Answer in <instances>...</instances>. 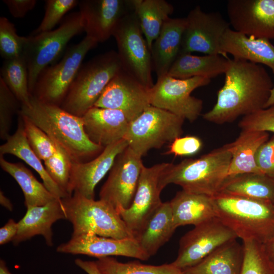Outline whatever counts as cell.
I'll return each instance as SVG.
<instances>
[{
	"label": "cell",
	"mask_w": 274,
	"mask_h": 274,
	"mask_svg": "<svg viewBox=\"0 0 274 274\" xmlns=\"http://www.w3.org/2000/svg\"><path fill=\"white\" fill-rule=\"evenodd\" d=\"M224 74V84L214 106L202 115L204 120L223 124L265 109L274 83L262 65L230 59Z\"/></svg>",
	"instance_id": "6da1fadb"
},
{
	"label": "cell",
	"mask_w": 274,
	"mask_h": 274,
	"mask_svg": "<svg viewBox=\"0 0 274 274\" xmlns=\"http://www.w3.org/2000/svg\"><path fill=\"white\" fill-rule=\"evenodd\" d=\"M18 113L44 131L74 162H85V159L104 148L89 139L82 117L73 115L59 106L42 102L31 95L30 105H21Z\"/></svg>",
	"instance_id": "7a4b0ae2"
},
{
	"label": "cell",
	"mask_w": 274,
	"mask_h": 274,
	"mask_svg": "<svg viewBox=\"0 0 274 274\" xmlns=\"http://www.w3.org/2000/svg\"><path fill=\"white\" fill-rule=\"evenodd\" d=\"M232 156L226 144L197 159L168 163L160 180L163 190L174 184L186 191L214 196L228 178Z\"/></svg>",
	"instance_id": "3957f363"
},
{
	"label": "cell",
	"mask_w": 274,
	"mask_h": 274,
	"mask_svg": "<svg viewBox=\"0 0 274 274\" xmlns=\"http://www.w3.org/2000/svg\"><path fill=\"white\" fill-rule=\"evenodd\" d=\"M216 217L237 238L265 244L274 236V204L219 193L213 196Z\"/></svg>",
	"instance_id": "277c9868"
},
{
	"label": "cell",
	"mask_w": 274,
	"mask_h": 274,
	"mask_svg": "<svg viewBox=\"0 0 274 274\" xmlns=\"http://www.w3.org/2000/svg\"><path fill=\"white\" fill-rule=\"evenodd\" d=\"M121 68L118 53L114 50L92 58L82 65L60 107L82 117L94 107L110 81Z\"/></svg>",
	"instance_id": "5b68a950"
},
{
	"label": "cell",
	"mask_w": 274,
	"mask_h": 274,
	"mask_svg": "<svg viewBox=\"0 0 274 274\" xmlns=\"http://www.w3.org/2000/svg\"><path fill=\"white\" fill-rule=\"evenodd\" d=\"M72 235L87 232L114 239L134 238L118 212L110 204L87 198L79 193L61 199Z\"/></svg>",
	"instance_id": "8992f818"
},
{
	"label": "cell",
	"mask_w": 274,
	"mask_h": 274,
	"mask_svg": "<svg viewBox=\"0 0 274 274\" xmlns=\"http://www.w3.org/2000/svg\"><path fill=\"white\" fill-rule=\"evenodd\" d=\"M83 31L82 20L78 12L70 14L55 29L26 37L23 56L27 67L31 95L41 72L54 64L70 41Z\"/></svg>",
	"instance_id": "52a82bcc"
},
{
	"label": "cell",
	"mask_w": 274,
	"mask_h": 274,
	"mask_svg": "<svg viewBox=\"0 0 274 274\" xmlns=\"http://www.w3.org/2000/svg\"><path fill=\"white\" fill-rule=\"evenodd\" d=\"M97 44L86 36L80 42L68 48L58 62L41 72L32 95L42 102L60 106L85 56Z\"/></svg>",
	"instance_id": "ba28073f"
},
{
	"label": "cell",
	"mask_w": 274,
	"mask_h": 274,
	"mask_svg": "<svg viewBox=\"0 0 274 274\" xmlns=\"http://www.w3.org/2000/svg\"><path fill=\"white\" fill-rule=\"evenodd\" d=\"M185 119L150 106L130 122L124 138L136 154L142 157L152 149L173 142L183 133Z\"/></svg>",
	"instance_id": "9c48e42d"
},
{
	"label": "cell",
	"mask_w": 274,
	"mask_h": 274,
	"mask_svg": "<svg viewBox=\"0 0 274 274\" xmlns=\"http://www.w3.org/2000/svg\"><path fill=\"white\" fill-rule=\"evenodd\" d=\"M112 36L116 42L122 68L151 89L154 85L151 53L134 10L122 18Z\"/></svg>",
	"instance_id": "30bf717a"
},
{
	"label": "cell",
	"mask_w": 274,
	"mask_h": 274,
	"mask_svg": "<svg viewBox=\"0 0 274 274\" xmlns=\"http://www.w3.org/2000/svg\"><path fill=\"white\" fill-rule=\"evenodd\" d=\"M211 79L195 77L186 79L167 75L158 78L150 89L151 106L167 111L191 122L200 115L203 102L191 96L195 89L210 83Z\"/></svg>",
	"instance_id": "8fae6325"
},
{
	"label": "cell",
	"mask_w": 274,
	"mask_h": 274,
	"mask_svg": "<svg viewBox=\"0 0 274 274\" xmlns=\"http://www.w3.org/2000/svg\"><path fill=\"white\" fill-rule=\"evenodd\" d=\"M142 157L127 147L116 157L108 179L102 186L99 199L117 211L132 203L142 168Z\"/></svg>",
	"instance_id": "7c38bea8"
},
{
	"label": "cell",
	"mask_w": 274,
	"mask_h": 274,
	"mask_svg": "<svg viewBox=\"0 0 274 274\" xmlns=\"http://www.w3.org/2000/svg\"><path fill=\"white\" fill-rule=\"evenodd\" d=\"M236 238L231 230L214 218L195 226L181 238L177 257L172 263L182 270L192 267L219 247Z\"/></svg>",
	"instance_id": "4fadbf2b"
},
{
	"label": "cell",
	"mask_w": 274,
	"mask_h": 274,
	"mask_svg": "<svg viewBox=\"0 0 274 274\" xmlns=\"http://www.w3.org/2000/svg\"><path fill=\"white\" fill-rule=\"evenodd\" d=\"M185 19L180 52H198L226 57L220 46L223 36L229 28L230 24L219 12L206 13L199 6H196Z\"/></svg>",
	"instance_id": "5bb4252c"
},
{
	"label": "cell",
	"mask_w": 274,
	"mask_h": 274,
	"mask_svg": "<svg viewBox=\"0 0 274 274\" xmlns=\"http://www.w3.org/2000/svg\"><path fill=\"white\" fill-rule=\"evenodd\" d=\"M149 89L121 68L112 78L94 107L123 112L130 122L151 106Z\"/></svg>",
	"instance_id": "9a60e30c"
},
{
	"label": "cell",
	"mask_w": 274,
	"mask_h": 274,
	"mask_svg": "<svg viewBox=\"0 0 274 274\" xmlns=\"http://www.w3.org/2000/svg\"><path fill=\"white\" fill-rule=\"evenodd\" d=\"M168 164L163 162L149 167L144 166L132 204L127 209L118 211L133 237L162 203L160 198L162 189L159 182Z\"/></svg>",
	"instance_id": "2e32d148"
},
{
	"label": "cell",
	"mask_w": 274,
	"mask_h": 274,
	"mask_svg": "<svg viewBox=\"0 0 274 274\" xmlns=\"http://www.w3.org/2000/svg\"><path fill=\"white\" fill-rule=\"evenodd\" d=\"M226 9L235 31L256 38L274 39V0H229Z\"/></svg>",
	"instance_id": "e0dca14e"
},
{
	"label": "cell",
	"mask_w": 274,
	"mask_h": 274,
	"mask_svg": "<svg viewBox=\"0 0 274 274\" xmlns=\"http://www.w3.org/2000/svg\"><path fill=\"white\" fill-rule=\"evenodd\" d=\"M78 5L84 31L97 43L112 36L122 18L134 10L132 0H82Z\"/></svg>",
	"instance_id": "ac0fdd59"
},
{
	"label": "cell",
	"mask_w": 274,
	"mask_h": 274,
	"mask_svg": "<svg viewBox=\"0 0 274 274\" xmlns=\"http://www.w3.org/2000/svg\"><path fill=\"white\" fill-rule=\"evenodd\" d=\"M57 252L73 255H85L100 258L122 256L147 260L145 252L134 238L114 239L89 232L72 235L71 239L57 247Z\"/></svg>",
	"instance_id": "d6986e66"
},
{
	"label": "cell",
	"mask_w": 274,
	"mask_h": 274,
	"mask_svg": "<svg viewBox=\"0 0 274 274\" xmlns=\"http://www.w3.org/2000/svg\"><path fill=\"white\" fill-rule=\"evenodd\" d=\"M128 144L123 139L105 147L96 157L84 162H73L67 193L71 196L77 192L89 199H94L97 184L110 170L117 156Z\"/></svg>",
	"instance_id": "ffe728a7"
},
{
	"label": "cell",
	"mask_w": 274,
	"mask_h": 274,
	"mask_svg": "<svg viewBox=\"0 0 274 274\" xmlns=\"http://www.w3.org/2000/svg\"><path fill=\"white\" fill-rule=\"evenodd\" d=\"M82 117L89 139L103 148L124 139L130 123L120 110L96 107Z\"/></svg>",
	"instance_id": "44dd1931"
},
{
	"label": "cell",
	"mask_w": 274,
	"mask_h": 274,
	"mask_svg": "<svg viewBox=\"0 0 274 274\" xmlns=\"http://www.w3.org/2000/svg\"><path fill=\"white\" fill-rule=\"evenodd\" d=\"M61 199L55 198L44 205L26 208L25 215L18 222V231L12 241L13 244L17 245L41 235L48 246H52V225L59 220L66 219Z\"/></svg>",
	"instance_id": "7402d4cb"
},
{
	"label": "cell",
	"mask_w": 274,
	"mask_h": 274,
	"mask_svg": "<svg viewBox=\"0 0 274 274\" xmlns=\"http://www.w3.org/2000/svg\"><path fill=\"white\" fill-rule=\"evenodd\" d=\"M221 50L228 57L242 59L269 67L274 73V45L269 40L256 38L228 28L223 36Z\"/></svg>",
	"instance_id": "603a6c76"
},
{
	"label": "cell",
	"mask_w": 274,
	"mask_h": 274,
	"mask_svg": "<svg viewBox=\"0 0 274 274\" xmlns=\"http://www.w3.org/2000/svg\"><path fill=\"white\" fill-rule=\"evenodd\" d=\"M185 18H168L151 50L152 66L157 79L166 75L181 50Z\"/></svg>",
	"instance_id": "cb8c5ba5"
},
{
	"label": "cell",
	"mask_w": 274,
	"mask_h": 274,
	"mask_svg": "<svg viewBox=\"0 0 274 274\" xmlns=\"http://www.w3.org/2000/svg\"><path fill=\"white\" fill-rule=\"evenodd\" d=\"M176 228L194 226L216 217L213 196L182 190L169 201Z\"/></svg>",
	"instance_id": "d4e9b609"
},
{
	"label": "cell",
	"mask_w": 274,
	"mask_h": 274,
	"mask_svg": "<svg viewBox=\"0 0 274 274\" xmlns=\"http://www.w3.org/2000/svg\"><path fill=\"white\" fill-rule=\"evenodd\" d=\"M268 132L242 130L236 140L226 144L232 156L228 177L245 174H262L256 163L260 147L269 139Z\"/></svg>",
	"instance_id": "484cf974"
},
{
	"label": "cell",
	"mask_w": 274,
	"mask_h": 274,
	"mask_svg": "<svg viewBox=\"0 0 274 274\" xmlns=\"http://www.w3.org/2000/svg\"><path fill=\"white\" fill-rule=\"evenodd\" d=\"M176 229L169 201L162 202L134 238L151 257L169 241Z\"/></svg>",
	"instance_id": "4316f807"
},
{
	"label": "cell",
	"mask_w": 274,
	"mask_h": 274,
	"mask_svg": "<svg viewBox=\"0 0 274 274\" xmlns=\"http://www.w3.org/2000/svg\"><path fill=\"white\" fill-rule=\"evenodd\" d=\"M230 59L220 55L196 56L189 53L180 52L167 75L180 79L195 77L211 79L225 73Z\"/></svg>",
	"instance_id": "83f0119b"
},
{
	"label": "cell",
	"mask_w": 274,
	"mask_h": 274,
	"mask_svg": "<svg viewBox=\"0 0 274 274\" xmlns=\"http://www.w3.org/2000/svg\"><path fill=\"white\" fill-rule=\"evenodd\" d=\"M244 247L236 239L219 247L197 264L186 268L185 274H241Z\"/></svg>",
	"instance_id": "f1b7e54d"
},
{
	"label": "cell",
	"mask_w": 274,
	"mask_h": 274,
	"mask_svg": "<svg viewBox=\"0 0 274 274\" xmlns=\"http://www.w3.org/2000/svg\"><path fill=\"white\" fill-rule=\"evenodd\" d=\"M12 154L24 161L40 175L43 184L56 198L62 199L68 197L51 179L41 160L29 146L24 132L23 123L18 115V126L16 131L0 146V155Z\"/></svg>",
	"instance_id": "f546056e"
},
{
	"label": "cell",
	"mask_w": 274,
	"mask_h": 274,
	"mask_svg": "<svg viewBox=\"0 0 274 274\" xmlns=\"http://www.w3.org/2000/svg\"><path fill=\"white\" fill-rule=\"evenodd\" d=\"M219 193L262 200L274 204V179L263 174L228 177Z\"/></svg>",
	"instance_id": "4dcf8cb0"
},
{
	"label": "cell",
	"mask_w": 274,
	"mask_h": 274,
	"mask_svg": "<svg viewBox=\"0 0 274 274\" xmlns=\"http://www.w3.org/2000/svg\"><path fill=\"white\" fill-rule=\"evenodd\" d=\"M134 11L151 51L152 44L174 11L165 0H132Z\"/></svg>",
	"instance_id": "1f68e13d"
},
{
	"label": "cell",
	"mask_w": 274,
	"mask_h": 274,
	"mask_svg": "<svg viewBox=\"0 0 274 274\" xmlns=\"http://www.w3.org/2000/svg\"><path fill=\"white\" fill-rule=\"evenodd\" d=\"M0 166L16 180L24 194L26 208L43 206L57 198L21 163L9 162L3 155H1Z\"/></svg>",
	"instance_id": "d6a6232c"
},
{
	"label": "cell",
	"mask_w": 274,
	"mask_h": 274,
	"mask_svg": "<svg viewBox=\"0 0 274 274\" xmlns=\"http://www.w3.org/2000/svg\"><path fill=\"white\" fill-rule=\"evenodd\" d=\"M22 106L30 105L31 94L29 89L28 73L23 56L5 60L1 76Z\"/></svg>",
	"instance_id": "836d02e7"
},
{
	"label": "cell",
	"mask_w": 274,
	"mask_h": 274,
	"mask_svg": "<svg viewBox=\"0 0 274 274\" xmlns=\"http://www.w3.org/2000/svg\"><path fill=\"white\" fill-rule=\"evenodd\" d=\"M95 263L103 274H185L172 263L160 265L145 264L138 261L122 263L111 257L98 258Z\"/></svg>",
	"instance_id": "e575fe53"
},
{
	"label": "cell",
	"mask_w": 274,
	"mask_h": 274,
	"mask_svg": "<svg viewBox=\"0 0 274 274\" xmlns=\"http://www.w3.org/2000/svg\"><path fill=\"white\" fill-rule=\"evenodd\" d=\"M244 260L241 274H274V264L269 258L263 243L242 241Z\"/></svg>",
	"instance_id": "d590c367"
},
{
	"label": "cell",
	"mask_w": 274,
	"mask_h": 274,
	"mask_svg": "<svg viewBox=\"0 0 274 274\" xmlns=\"http://www.w3.org/2000/svg\"><path fill=\"white\" fill-rule=\"evenodd\" d=\"M20 116L27 141L35 154L44 161L56 151L57 146L41 129L25 116L18 113Z\"/></svg>",
	"instance_id": "8d00e7d4"
},
{
	"label": "cell",
	"mask_w": 274,
	"mask_h": 274,
	"mask_svg": "<svg viewBox=\"0 0 274 274\" xmlns=\"http://www.w3.org/2000/svg\"><path fill=\"white\" fill-rule=\"evenodd\" d=\"M44 162L45 168L51 179L67 196H70L67 189L73 163L71 157L62 148L57 146L54 155Z\"/></svg>",
	"instance_id": "74e56055"
},
{
	"label": "cell",
	"mask_w": 274,
	"mask_h": 274,
	"mask_svg": "<svg viewBox=\"0 0 274 274\" xmlns=\"http://www.w3.org/2000/svg\"><path fill=\"white\" fill-rule=\"evenodd\" d=\"M26 37L19 36L15 25L5 17L0 18V54L5 60L23 55Z\"/></svg>",
	"instance_id": "f35d334b"
},
{
	"label": "cell",
	"mask_w": 274,
	"mask_h": 274,
	"mask_svg": "<svg viewBox=\"0 0 274 274\" xmlns=\"http://www.w3.org/2000/svg\"><path fill=\"white\" fill-rule=\"evenodd\" d=\"M21 104L0 78V137L7 140L10 134L12 117L19 112Z\"/></svg>",
	"instance_id": "ab89813d"
},
{
	"label": "cell",
	"mask_w": 274,
	"mask_h": 274,
	"mask_svg": "<svg viewBox=\"0 0 274 274\" xmlns=\"http://www.w3.org/2000/svg\"><path fill=\"white\" fill-rule=\"evenodd\" d=\"M45 12L38 27L31 35L53 30L64 15L79 4L77 0H47Z\"/></svg>",
	"instance_id": "60d3db41"
},
{
	"label": "cell",
	"mask_w": 274,
	"mask_h": 274,
	"mask_svg": "<svg viewBox=\"0 0 274 274\" xmlns=\"http://www.w3.org/2000/svg\"><path fill=\"white\" fill-rule=\"evenodd\" d=\"M238 126L241 130L274 133V105L244 116L239 122Z\"/></svg>",
	"instance_id": "b9f144b4"
},
{
	"label": "cell",
	"mask_w": 274,
	"mask_h": 274,
	"mask_svg": "<svg viewBox=\"0 0 274 274\" xmlns=\"http://www.w3.org/2000/svg\"><path fill=\"white\" fill-rule=\"evenodd\" d=\"M202 146V141L197 136H180L171 143L165 154H173L175 156L192 155L197 153Z\"/></svg>",
	"instance_id": "7bdbcfd3"
},
{
	"label": "cell",
	"mask_w": 274,
	"mask_h": 274,
	"mask_svg": "<svg viewBox=\"0 0 274 274\" xmlns=\"http://www.w3.org/2000/svg\"><path fill=\"white\" fill-rule=\"evenodd\" d=\"M256 163L263 174L274 179V135L258 150Z\"/></svg>",
	"instance_id": "ee69618b"
},
{
	"label": "cell",
	"mask_w": 274,
	"mask_h": 274,
	"mask_svg": "<svg viewBox=\"0 0 274 274\" xmlns=\"http://www.w3.org/2000/svg\"><path fill=\"white\" fill-rule=\"evenodd\" d=\"M11 15L16 18L24 17L36 6V0H4Z\"/></svg>",
	"instance_id": "f6af8a7d"
},
{
	"label": "cell",
	"mask_w": 274,
	"mask_h": 274,
	"mask_svg": "<svg viewBox=\"0 0 274 274\" xmlns=\"http://www.w3.org/2000/svg\"><path fill=\"white\" fill-rule=\"evenodd\" d=\"M18 228V222L10 219L0 229V245H3L12 241L16 236Z\"/></svg>",
	"instance_id": "bcb514c9"
},
{
	"label": "cell",
	"mask_w": 274,
	"mask_h": 274,
	"mask_svg": "<svg viewBox=\"0 0 274 274\" xmlns=\"http://www.w3.org/2000/svg\"><path fill=\"white\" fill-rule=\"evenodd\" d=\"M75 263L88 274H103L99 269L95 261H85L77 258L75 259Z\"/></svg>",
	"instance_id": "7dc6e473"
},
{
	"label": "cell",
	"mask_w": 274,
	"mask_h": 274,
	"mask_svg": "<svg viewBox=\"0 0 274 274\" xmlns=\"http://www.w3.org/2000/svg\"><path fill=\"white\" fill-rule=\"evenodd\" d=\"M264 245L266 252L269 258L274 264V236L264 244Z\"/></svg>",
	"instance_id": "c3c4849f"
},
{
	"label": "cell",
	"mask_w": 274,
	"mask_h": 274,
	"mask_svg": "<svg viewBox=\"0 0 274 274\" xmlns=\"http://www.w3.org/2000/svg\"><path fill=\"white\" fill-rule=\"evenodd\" d=\"M0 203L3 207L10 211L13 210V205L10 200L5 195L3 192L1 190L0 191Z\"/></svg>",
	"instance_id": "681fc988"
},
{
	"label": "cell",
	"mask_w": 274,
	"mask_h": 274,
	"mask_svg": "<svg viewBox=\"0 0 274 274\" xmlns=\"http://www.w3.org/2000/svg\"><path fill=\"white\" fill-rule=\"evenodd\" d=\"M0 274H13L9 270L6 262L3 260H0Z\"/></svg>",
	"instance_id": "f907efd6"
},
{
	"label": "cell",
	"mask_w": 274,
	"mask_h": 274,
	"mask_svg": "<svg viewBox=\"0 0 274 274\" xmlns=\"http://www.w3.org/2000/svg\"><path fill=\"white\" fill-rule=\"evenodd\" d=\"M273 105H274V84L272 89L271 90L270 94L266 104L265 109Z\"/></svg>",
	"instance_id": "816d5d0a"
}]
</instances>
